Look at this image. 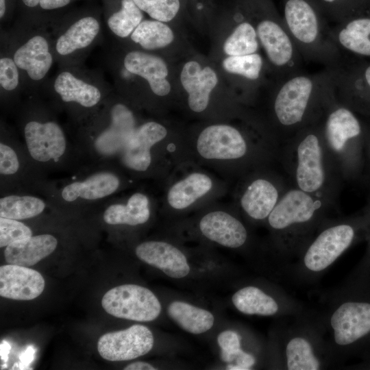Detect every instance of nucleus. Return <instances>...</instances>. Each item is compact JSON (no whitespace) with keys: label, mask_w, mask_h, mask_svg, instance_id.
<instances>
[{"label":"nucleus","mask_w":370,"mask_h":370,"mask_svg":"<svg viewBox=\"0 0 370 370\" xmlns=\"http://www.w3.org/2000/svg\"><path fill=\"white\" fill-rule=\"evenodd\" d=\"M45 288V280L36 270L8 264L0 267V295L15 300H32Z\"/></svg>","instance_id":"obj_25"},{"label":"nucleus","mask_w":370,"mask_h":370,"mask_svg":"<svg viewBox=\"0 0 370 370\" xmlns=\"http://www.w3.org/2000/svg\"><path fill=\"white\" fill-rule=\"evenodd\" d=\"M17 10V0H0V22H10Z\"/></svg>","instance_id":"obj_47"},{"label":"nucleus","mask_w":370,"mask_h":370,"mask_svg":"<svg viewBox=\"0 0 370 370\" xmlns=\"http://www.w3.org/2000/svg\"><path fill=\"white\" fill-rule=\"evenodd\" d=\"M278 158L291 186L336 199L343 180L325 147L321 119L286 141L280 147Z\"/></svg>","instance_id":"obj_4"},{"label":"nucleus","mask_w":370,"mask_h":370,"mask_svg":"<svg viewBox=\"0 0 370 370\" xmlns=\"http://www.w3.org/2000/svg\"><path fill=\"white\" fill-rule=\"evenodd\" d=\"M18 132L3 118L0 121V195L10 193L39 194L49 178L32 163Z\"/></svg>","instance_id":"obj_14"},{"label":"nucleus","mask_w":370,"mask_h":370,"mask_svg":"<svg viewBox=\"0 0 370 370\" xmlns=\"http://www.w3.org/2000/svg\"><path fill=\"white\" fill-rule=\"evenodd\" d=\"M104 25L115 41L126 40L146 18L133 0H101Z\"/></svg>","instance_id":"obj_28"},{"label":"nucleus","mask_w":370,"mask_h":370,"mask_svg":"<svg viewBox=\"0 0 370 370\" xmlns=\"http://www.w3.org/2000/svg\"><path fill=\"white\" fill-rule=\"evenodd\" d=\"M356 113L334 90L321 118L325 147L343 182L360 180L363 170L366 124Z\"/></svg>","instance_id":"obj_9"},{"label":"nucleus","mask_w":370,"mask_h":370,"mask_svg":"<svg viewBox=\"0 0 370 370\" xmlns=\"http://www.w3.org/2000/svg\"><path fill=\"white\" fill-rule=\"evenodd\" d=\"M363 154L364 166L360 180L370 185V125L367 124Z\"/></svg>","instance_id":"obj_45"},{"label":"nucleus","mask_w":370,"mask_h":370,"mask_svg":"<svg viewBox=\"0 0 370 370\" xmlns=\"http://www.w3.org/2000/svg\"><path fill=\"white\" fill-rule=\"evenodd\" d=\"M265 110L257 116L280 147L297 132L319 121L335 90L334 73L325 68L271 79L265 88Z\"/></svg>","instance_id":"obj_1"},{"label":"nucleus","mask_w":370,"mask_h":370,"mask_svg":"<svg viewBox=\"0 0 370 370\" xmlns=\"http://www.w3.org/2000/svg\"><path fill=\"white\" fill-rule=\"evenodd\" d=\"M103 58L115 92L140 110H157L173 92L171 69L163 56L114 41Z\"/></svg>","instance_id":"obj_3"},{"label":"nucleus","mask_w":370,"mask_h":370,"mask_svg":"<svg viewBox=\"0 0 370 370\" xmlns=\"http://www.w3.org/2000/svg\"><path fill=\"white\" fill-rule=\"evenodd\" d=\"M92 208L100 210L106 225L137 226L150 219L151 201L145 193L136 191L125 198L115 196Z\"/></svg>","instance_id":"obj_24"},{"label":"nucleus","mask_w":370,"mask_h":370,"mask_svg":"<svg viewBox=\"0 0 370 370\" xmlns=\"http://www.w3.org/2000/svg\"><path fill=\"white\" fill-rule=\"evenodd\" d=\"M331 35L342 53L370 58V12L336 23Z\"/></svg>","instance_id":"obj_29"},{"label":"nucleus","mask_w":370,"mask_h":370,"mask_svg":"<svg viewBox=\"0 0 370 370\" xmlns=\"http://www.w3.org/2000/svg\"><path fill=\"white\" fill-rule=\"evenodd\" d=\"M199 230L209 240L228 248H238L248 238L245 226L237 218L224 211H212L199 221Z\"/></svg>","instance_id":"obj_27"},{"label":"nucleus","mask_w":370,"mask_h":370,"mask_svg":"<svg viewBox=\"0 0 370 370\" xmlns=\"http://www.w3.org/2000/svg\"><path fill=\"white\" fill-rule=\"evenodd\" d=\"M58 245L52 234H36L5 247L3 254L8 264L28 267L52 254Z\"/></svg>","instance_id":"obj_32"},{"label":"nucleus","mask_w":370,"mask_h":370,"mask_svg":"<svg viewBox=\"0 0 370 370\" xmlns=\"http://www.w3.org/2000/svg\"><path fill=\"white\" fill-rule=\"evenodd\" d=\"M335 202L336 199L288 186L267 219L276 247L283 256L299 254L321 225L329 219Z\"/></svg>","instance_id":"obj_6"},{"label":"nucleus","mask_w":370,"mask_h":370,"mask_svg":"<svg viewBox=\"0 0 370 370\" xmlns=\"http://www.w3.org/2000/svg\"><path fill=\"white\" fill-rule=\"evenodd\" d=\"M58 69L41 94L58 113L66 114L76 128L100 108L114 88L99 71L84 64Z\"/></svg>","instance_id":"obj_8"},{"label":"nucleus","mask_w":370,"mask_h":370,"mask_svg":"<svg viewBox=\"0 0 370 370\" xmlns=\"http://www.w3.org/2000/svg\"><path fill=\"white\" fill-rule=\"evenodd\" d=\"M175 40L176 34L171 24L147 16L141 21L126 40L117 42L128 47L162 56V52L171 46Z\"/></svg>","instance_id":"obj_30"},{"label":"nucleus","mask_w":370,"mask_h":370,"mask_svg":"<svg viewBox=\"0 0 370 370\" xmlns=\"http://www.w3.org/2000/svg\"><path fill=\"white\" fill-rule=\"evenodd\" d=\"M284 356L288 370H317L323 366L314 345L306 334L291 336L285 344Z\"/></svg>","instance_id":"obj_36"},{"label":"nucleus","mask_w":370,"mask_h":370,"mask_svg":"<svg viewBox=\"0 0 370 370\" xmlns=\"http://www.w3.org/2000/svg\"><path fill=\"white\" fill-rule=\"evenodd\" d=\"M328 325L336 347L352 345L370 333V304L346 301L336 304Z\"/></svg>","instance_id":"obj_21"},{"label":"nucleus","mask_w":370,"mask_h":370,"mask_svg":"<svg viewBox=\"0 0 370 370\" xmlns=\"http://www.w3.org/2000/svg\"><path fill=\"white\" fill-rule=\"evenodd\" d=\"M25 95L21 72L5 41L0 38V103L4 112H13Z\"/></svg>","instance_id":"obj_31"},{"label":"nucleus","mask_w":370,"mask_h":370,"mask_svg":"<svg viewBox=\"0 0 370 370\" xmlns=\"http://www.w3.org/2000/svg\"><path fill=\"white\" fill-rule=\"evenodd\" d=\"M0 217L24 221L58 210L45 196L32 193L0 195Z\"/></svg>","instance_id":"obj_33"},{"label":"nucleus","mask_w":370,"mask_h":370,"mask_svg":"<svg viewBox=\"0 0 370 370\" xmlns=\"http://www.w3.org/2000/svg\"><path fill=\"white\" fill-rule=\"evenodd\" d=\"M167 134V127L162 123L143 120L127 138L115 164L132 175L147 174L153 166L154 148Z\"/></svg>","instance_id":"obj_17"},{"label":"nucleus","mask_w":370,"mask_h":370,"mask_svg":"<svg viewBox=\"0 0 370 370\" xmlns=\"http://www.w3.org/2000/svg\"><path fill=\"white\" fill-rule=\"evenodd\" d=\"M11 349L10 344L3 340L1 341L0 345V356L1 361L3 362V365H1V369H5L7 367V362L8 360V354Z\"/></svg>","instance_id":"obj_48"},{"label":"nucleus","mask_w":370,"mask_h":370,"mask_svg":"<svg viewBox=\"0 0 370 370\" xmlns=\"http://www.w3.org/2000/svg\"><path fill=\"white\" fill-rule=\"evenodd\" d=\"M253 23L272 79L303 71L304 61L272 0H237Z\"/></svg>","instance_id":"obj_10"},{"label":"nucleus","mask_w":370,"mask_h":370,"mask_svg":"<svg viewBox=\"0 0 370 370\" xmlns=\"http://www.w3.org/2000/svg\"><path fill=\"white\" fill-rule=\"evenodd\" d=\"M167 314L182 329L194 334L209 330L214 321L210 312L181 301L171 302Z\"/></svg>","instance_id":"obj_38"},{"label":"nucleus","mask_w":370,"mask_h":370,"mask_svg":"<svg viewBox=\"0 0 370 370\" xmlns=\"http://www.w3.org/2000/svg\"><path fill=\"white\" fill-rule=\"evenodd\" d=\"M139 110L114 90L92 116L75 128L74 140L85 163H115L143 121Z\"/></svg>","instance_id":"obj_5"},{"label":"nucleus","mask_w":370,"mask_h":370,"mask_svg":"<svg viewBox=\"0 0 370 370\" xmlns=\"http://www.w3.org/2000/svg\"><path fill=\"white\" fill-rule=\"evenodd\" d=\"M224 38L221 51L224 56L262 52L256 29L237 0L224 8Z\"/></svg>","instance_id":"obj_23"},{"label":"nucleus","mask_w":370,"mask_h":370,"mask_svg":"<svg viewBox=\"0 0 370 370\" xmlns=\"http://www.w3.org/2000/svg\"><path fill=\"white\" fill-rule=\"evenodd\" d=\"M149 18L171 24L186 13L183 0H133Z\"/></svg>","instance_id":"obj_40"},{"label":"nucleus","mask_w":370,"mask_h":370,"mask_svg":"<svg viewBox=\"0 0 370 370\" xmlns=\"http://www.w3.org/2000/svg\"><path fill=\"white\" fill-rule=\"evenodd\" d=\"M69 174L48 179L39 193L60 212L90 210L127 186L125 173L114 162L85 163Z\"/></svg>","instance_id":"obj_7"},{"label":"nucleus","mask_w":370,"mask_h":370,"mask_svg":"<svg viewBox=\"0 0 370 370\" xmlns=\"http://www.w3.org/2000/svg\"><path fill=\"white\" fill-rule=\"evenodd\" d=\"M290 185L277 172L256 171L248 177L241 191L240 207L253 220H267Z\"/></svg>","instance_id":"obj_19"},{"label":"nucleus","mask_w":370,"mask_h":370,"mask_svg":"<svg viewBox=\"0 0 370 370\" xmlns=\"http://www.w3.org/2000/svg\"><path fill=\"white\" fill-rule=\"evenodd\" d=\"M186 14L194 20H209L214 18L218 10L214 0H183Z\"/></svg>","instance_id":"obj_43"},{"label":"nucleus","mask_w":370,"mask_h":370,"mask_svg":"<svg viewBox=\"0 0 370 370\" xmlns=\"http://www.w3.org/2000/svg\"><path fill=\"white\" fill-rule=\"evenodd\" d=\"M36 352V349L34 346L28 345L20 353L19 362H16L12 369H32L29 365L35 359Z\"/></svg>","instance_id":"obj_46"},{"label":"nucleus","mask_w":370,"mask_h":370,"mask_svg":"<svg viewBox=\"0 0 370 370\" xmlns=\"http://www.w3.org/2000/svg\"><path fill=\"white\" fill-rule=\"evenodd\" d=\"M0 38L5 41L21 72L25 97L41 95L56 63L49 29L16 18L10 28L1 27Z\"/></svg>","instance_id":"obj_13"},{"label":"nucleus","mask_w":370,"mask_h":370,"mask_svg":"<svg viewBox=\"0 0 370 370\" xmlns=\"http://www.w3.org/2000/svg\"><path fill=\"white\" fill-rule=\"evenodd\" d=\"M12 113L29 158L45 177L55 172L71 173L85 164L73 134L41 95L25 97Z\"/></svg>","instance_id":"obj_2"},{"label":"nucleus","mask_w":370,"mask_h":370,"mask_svg":"<svg viewBox=\"0 0 370 370\" xmlns=\"http://www.w3.org/2000/svg\"><path fill=\"white\" fill-rule=\"evenodd\" d=\"M125 370H155L156 369L151 365L145 362H135L127 365Z\"/></svg>","instance_id":"obj_49"},{"label":"nucleus","mask_w":370,"mask_h":370,"mask_svg":"<svg viewBox=\"0 0 370 370\" xmlns=\"http://www.w3.org/2000/svg\"><path fill=\"white\" fill-rule=\"evenodd\" d=\"M234 364H229L226 369L229 370H249L256 363V358L250 354L243 351L241 349L237 353Z\"/></svg>","instance_id":"obj_44"},{"label":"nucleus","mask_w":370,"mask_h":370,"mask_svg":"<svg viewBox=\"0 0 370 370\" xmlns=\"http://www.w3.org/2000/svg\"><path fill=\"white\" fill-rule=\"evenodd\" d=\"M356 231L350 220H327L299 253L301 271L309 277L321 274L352 245Z\"/></svg>","instance_id":"obj_15"},{"label":"nucleus","mask_w":370,"mask_h":370,"mask_svg":"<svg viewBox=\"0 0 370 370\" xmlns=\"http://www.w3.org/2000/svg\"><path fill=\"white\" fill-rule=\"evenodd\" d=\"M283 20L304 60L328 69L338 66L343 56L331 35L327 18L314 0H282Z\"/></svg>","instance_id":"obj_11"},{"label":"nucleus","mask_w":370,"mask_h":370,"mask_svg":"<svg viewBox=\"0 0 370 370\" xmlns=\"http://www.w3.org/2000/svg\"><path fill=\"white\" fill-rule=\"evenodd\" d=\"M212 187L210 177L204 173L193 172L171 186L166 201L175 210H184L207 195Z\"/></svg>","instance_id":"obj_35"},{"label":"nucleus","mask_w":370,"mask_h":370,"mask_svg":"<svg viewBox=\"0 0 370 370\" xmlns=\"http://www.w3.org/2000/svg\"><path fill=\"white\" fill-rule=\"evenodd\" d=\"M92 2L70 9L49 26L58 68L84 64L103 42L102 7Z\"/></svg>","instance_id":"obj_12"},{"label":"nucleus","mask_w":370,"mask_h":370,"mask_svg":"<svg viewBox=\"0 0 370 370\" xmlns=\"http://www.w3.org/2000/svg\"><path fill=\"white\" fill-rule=\"evenodd\" d=\"M327 19L336 23L370 12V0H314Z\"/></svg>","instance_id":"obj_39"},{"label":"nucleus","mask_w":370,"mask_h":370,"mask_svg":"<svg viewBox=\"0 0 370 370\" xmlns=\"http://www.w3.org/2000/svg\"><path fill=\"white\" fill-rule=\"evenodd\" d=\"M217 343L221 348V360L227 363L234 362L241 349L240 336L233 330H225L219 334Z\"/></svg>","instance_id":"obj_42"},{"label":"nucleus","mask_w":370,"mask_h":370,"mask_svg":"<svg viewBox=\"0 0 370 370\" xmlns=\"http://www.w3.org/2000/svg\"><path fill=\"white\" fill-rule=\"evenodd\" d=\"M232 301L236 308L245 314L273 316L280 310L279 302L271 295L255 286L237 291Z\"/></svg>","instance_id":"obj_37"},{"label":"nucleus","mask_w":370,"mask_h":370,"mask_svg":"<svg viewBox=\"0 0 370 370\" xmlns=\"http://www.w3.org/2000/svg\"><path fill=\"white\" fill-rule=\"evenodd\" d=\"M153 345L151 330L145 325L136 324L102 335L97 342V350L105 360L123 361L145 355Z\"/></svg>","instance_id":"obj_22"},{"label":"nucleus","mask_w":370,"mask_h":370,"mask_svg":"<svg viewBox=\"0 0 370 370\" xmlns=\"http://www.w3.org/2000/svg\"><path fill=\"white\" fill-rule=\"evenodd\" d=\"M93 0H17L18 18L36 27L49 28L51 24L79 1Z\"/></svg>","instance_id":"obj_34"},{"label":"nucleus","mask_w":370,"mask_h":370,"mask_svg":"<svg viewBox=\"0 0 370 370\" xmlns=\"http://www.w3.org/2000/svg\"><path fill=\"white\" fill-rule=\"evenodd\" d=\"M101 306L115 317L140 322L153 321L161 312V304L153 292L137 284L111 288L103 296Z\"/></svg>","instance_id":"obj_20"},{"label":"nucleus","mask_w":370,"mask_h":370,"mask_svg":"<svg viewBox=\"0 0 370 370\" xmlns=\"http://www.w3.org/2000/svg\"><path fill=\"white\" fill-rule=\"evenodd\" d=\"M219 71L197 57H189L180 64L177 79L186 96L188 109L195 114L206 112L220 87Z\"/></svg>","instance_id":"obj_18"},{"label":"nucleus","mask_w":370,"mask_h":370,"mask_svg":"<svg viewBox=\"0 0 370 370\" xmlns=\"http://www.w3.org/2000/svg\"><path fill=\"white\" fill-rule=\"evenodd\" d=\"M135 254L140 260L159 269L170 278H182L190 272V267L185 255L166 242H143L136 246Z\"/></svg>","instance_id":"obj_26"},{"label":"nucleus","mask_w":370,"mask_h":370,"mask_svg":"<svg viewBox=\"0 0 370 370\" xmlns=\"http://www.w3.org/2000/svg\"><path fill=\"white\" fill-rule=\"evenodd\" d=\"M219 68L229 87L241 102H250L271 82L267 60L262 52L238 56H224Z\"/></svg>","instance_id":"obj_16"},{"label":"nucleus","mask_w":370,"mask_h":370,"mask_svg":"<svg viewBox=\"0 0 370 370\" xmlns=\"http://www.w3.org/2000/svg\"><path fill=\"white\" fill-rule=\"evenodd\" d=\"M33 235L32 228L22 221L0 217V247L1 248Z\"/></svg>","instance_id":"obj_41"}]
</instances>
